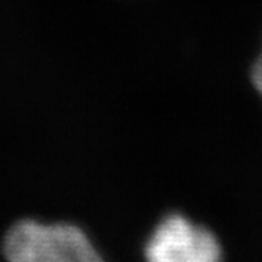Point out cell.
Returning a JSON list of instances; mask_svg holds the SVG:
<instances>
[{
    "label": "cell",
    "mask_w": 262,
    "mask_h": 262,
    "mask_svg": "<svg viewBox=\"0 0 262 262\" xmlns=\"http://www.w3.org/2000/svg\"><path fill=\"white\" fill-rule=\"evenodd\" d=\"M251 81L256 87V90L260 93L262 97V52L257 57V60L254 62L253 65V70H251Z\"/></svg>",
    "instance_id": "obj_3"
},
{
    "label": "cell",
    "mask_w": 262,
    "mask_h": 262,
    "mask_svg": "<svg viewBox=\"0 0 262 262\" xmlns=\"http://www.w3.org/2000/svg\"><path fill=\"white\" fill-rule=\"evenodd\" d=\"M4 253L14 262L101 260L90 237L76 224L23 220L7 232Z\"/></svg>",
    "instance_id": "obj_1"
},
{
    "label": "cell",
    "mask_w": 262,
    "mask_h": 262,
    "mask_svg": "<svg viewBox=\"0 0 262 262\" xmlns=\"http://www.w3.org/2000/svg\"><path fill=\"white\" fill-rule=\"evenodd\" d=\"M144 256L152 262H216L223 256V247L210 229L180 213H171L147 238Z\"/></svg>",
    "instance_id": "obj_2"
}]
</instances>
